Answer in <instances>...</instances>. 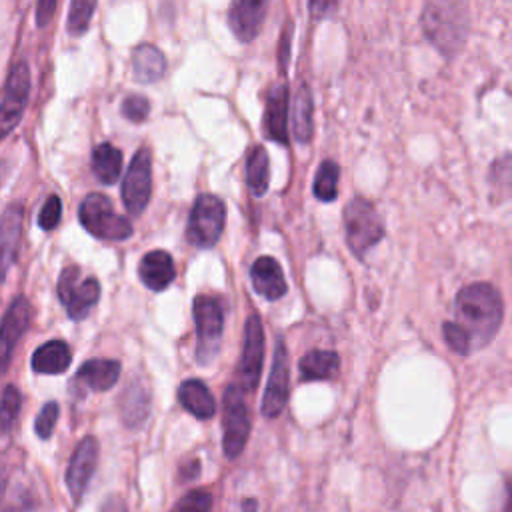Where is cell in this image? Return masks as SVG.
<instances>
[{
    "label": "cell",
    "instance_id": "cell-1",
    "mask_svg": "<svg viewBox=\"0 0 512 512\" xmlns=\"http://www.w3.org/2000/svg\"><path fill=\"white\" fill-rule=\"evenodd\" d=\"M456 324L466 334L470 348L486 346L498 332L504 316L502 294L488 282H476L462 288L456 296Z\"/></svg>",
    "mask_w": 512,
    "mask_h": 512
},
{
    "label": "cell",
    "instance_id": "cell-2",
    "mask_svg": "<svg viewBox=\"0 0 512 512\" xmlns=\"http://www.w3.org/2000/svg\"><path fill=\"white\" fill-rule=\"evenodd\" d=\"M420 22L428 42L446 58L456 56L466 44L470 28L466 0H426Z\"/></svg>",
    "mask_w": 512,
    "mask_h": 512
},
{
    "label": "cell",
    "instance_id": "cell-3",
    "mask_svg": "<svg viewBox=\"0 0 512 512\" xmlns=\"http://www.w3.org/2000/svg\"><path fill=\"white\" fill-rule=\"evenodd\" d=\"M78 218H80V224L100 240L120 242L130 238L134 232L130 220L118 214L110 198L100 192H92L82 200L78 208Z\"/></svg>",
    "mask_w": 512,
    "mask_h": 512
},
{
    "label": "cell",
    "instance_id": "cell-4",
    "mask_svg": "<svg viewBox=\"0 0 512 512\" xmlns=\"http://www.w3.org/2000/svg\"><path fill=\"white\" fill-rule=\"evenodd\" d=\"M344 228L350 250L362 258L384 236V224L374 204L366 198H354L344 210Z\"/></svg>",
    "mask_w": 512,
    "mask_h": 512
},
{
    "label": "cell",
    "instance_id": "cell-5",
    "mask_svg": "<svg viewBox=\"0 0 512 512\" xmlns=\"http://www.w3.org/2000/svg\"><path fill=\"white\" fill-rule=\"evenodd\" d=\"M226 222V204L214 194H200L190 210L186 238L196 248H210L214 246Z\"/></svg>",
    "mask_w": 512,
    "mask_h": 512
},
{
    "label": "cell",
    "instance_id": "cell-6",
    "mask_svg": "<svg viewBox=\"0 0 512 512\" xmlns=\"http://www.w3.org/2000/svg\"><path fill=\"white\" fill-rule=\"evenodd\" d=\"M194 320H196V360L200 364H210L220 350L222 330H224V314L218 300L212 296H196L192 304Z\"/></svg>",
    "mask_w": 512,
    "mask_h": 512
},
{
    "label": "cell",
    "instance_id": "cell-7",
    "mask_svg": "<svg viewBox=\"0 0 512 512\" xmlns=\"http://www.w3.org/2000/svg\"><path fill=\"white\" fill-rule=\"evenodd\" d=\"M222 448L226 458L234 460L242 454L250 436V412L244 400V390L234 382L224 392V418H222Z\"/></svg>",
    "mask_w": 512,
    "mask_h": 512
},
{
    "label": "cell",
    "instance_id": "cell-8",
    "mask_svg": "<svg viewBox=\"0 0 512 512\" xmlns=\"http://www.w3.org/2000/svg\"><path fill=\"white\" fill-rule=\"evenodd\" d=\"M58 298L72 320H82L100 298V282L94 276L82 278L78 266H66L58 278Z\"/></svg>",
    "mask_w": 512,
    "mask_h": 512
},
{
    "label": "cell",
    "instance_id": "cell-9",
    "mask_svg": "<svg viewBox=\"0 0 512 512\" xmlns=\"http://www.w3.org/2000/svg\"><path fill=\"white\" fill-rule=\"evenodd\" d=\"M30 94V68L26 60L12 64L0 94V140L20 122Z\"/></svg>",
    "mask_w": 512,
    "mask_h": 512
},
{
    "label": "cell",
    "instance_id": "cell-10",
    "mask_svg": "<svg viewBox=\"0 0 512 512\" xmlns=\"http://www.w3.org/2000/svg\"><path fill=\"white\" fill-rule=\"evenodd\" d=\"M152 192V162L148 148H140L122 180V202L132 216H138L148 206Z\"/></svg>",
    "mask_w": 512,
    "mask_h": 512
},
{
    "label": "cell",
    "instance_id": "cell-11",
    "mask_svg": "<svg viewBox=\"0 0 512 512\" xmlns=\"http://www.w3.org/2000/svg\"><path fill=\"white\" fill-rule=\"evenodd\" d=\"M264 362V328L256 314L246 320L242 358L238 364V386L244 392H252L258 386Z\"/></svg>",
    "mask_w": 512,
    "mask_h": 512
},
{
    "label": "cell",
    "instance_id": "cell-12",
    "mask_svg": "<svg viewBox=\"0 0 512 512\" xmlns=\"http://www.w3.org/2000/svg\"><path fill=\"white\" fill-rule=\"evenodd\" d=\"M32 320V306L28 298L16 296L8 310L2 316L0 322V372H4L12 360L14 348L20 340V336L28 330V324Z\"/></svg>",
    "mask_w": 512,
    "mask_h": 512
},
{
    "label": "cell",
    "instance_id": "cell-13",
    "mask_svg": "<svg viewBox=\"0 0 512 512\" xmlns=\"http://www.w3.org/2000/svg\"><path fill=\"white\" fill-rule=\"evenodd\" d=\"M96 462H98V440L94 436H84L78 442L66 470V486L76 504L82 500L86 486L90 484V478L96 470Z\"/></svg>",
    "mask_w": 512,
    "mask_h": 512
},
{
    "label": "cell",
    "instance_id": "cell-14",
    "mask_svg": "<svg viewBox=\"0 0 512 512\" xmlns=\"http://www.w3.org/2000/svg\"><path fill=\"white\" fill-rule=\"evenodd\" d=\"M288 350L282 340H278L276 350H274V360H272V372L268 376V384L264 390L262 398V414L266 418H276L288 400Z\"/></svg>",
    "mask_w": 512,
    "mask_h": 512
},
{
    "label": "cell",
    "instance_id": "cell-15",
    "mask_svg": "<svg viewBox=\"0 0 512 512\" xmlns=\"http://www.w3.org/2000/svg\"><path fill=\"white\" fill-rule=\"evenodd\" d=\"M270 0H232L228 10V26L236 40L248 44L256 38L266 18Z\"/></svg>",
    "mask_w": 512,
    "mask_h": 512
},
{
    "label": "cell",
    "instance_id": "cell-16",
    "mask_svg": "<svg viewBox=\"0 0 512 512\" xmlns=\"http://www.w3.org/2000/svg\"><path fill=\"white\" fill-rule=\"evenodd\" d=\"M24 228L22 204H10L0 216V282L16 262Z\"/></svg>",
    "mask_w": 512,
    "mask_h": 512
},
{
    "label": "cell",
    "instance_id": "cell-17",
    "mask_svg": "<svg viewBox=\"0 0 512 512\" xmlns=\"http://www.w3.org/2000/svg\"><path fill=\"white\" fill-rule=\"evenodd\" d=\"M250 278H252L254 290L262 298L272 300V302L280 300L286 294V290H288L282 266L272 256L256 258V262L250 268Z\"/></svg>",
    "mask_w": 512,
    "mask_h": 512
},
{
    "label": "cell",
    "instance_id": "cell-18",
    "mask_svg": "<svg viewBox=\"0 0 512 512\" xmlns=\"http://www.w3.org/2000/svg\"><path fill=\"white\" fill-rule=\"evenodd\" d=\"M138 276L146 288L154 292L166 290L176 278L172 256L166 250H152L144 254L138 264Z\"/></svg>",
    "mask_w": 512,
    "mask_h": 512
},
{
    "label": "cell",
    "instance_id": "cell-19",
    "mask_svg": "<svg viewBox=\"0 0 512 512\" xmlns=\"http://www.w3.org/2000/svg\"><path fill=\"white\" fill-rule=\"evenodd\" d=\"M266 136L276 140L278 144H288V86L276 84L266 102V116H264Z\"/></svg>",
    "mask_w": 512,
    "mask_h": 512
},
{
    "label": "cell",
    "instance_id": "cell-20",
    "mask_svg": "<svg viewBox=\"0 0 512 512\" xmlns=\"http://www.w3.org/2000/svg\"><path fill=\"white\" fill-rule=\"evenodd\" d=\"M118 378H120V362L112 358L86 360L76 372V382L96 392H104L112 388L118 382Z\"/></svg>",
    "mask_w": 512,
    "mask_h": 512
},
{
    "label": "cell",
    "instance_id": "cell-21",
    "mask_svg": "<svg viewBox=\"0 0 512 512\" xmlns=\"http://www.w3.org/2000/svg\"><path fill=\"white\" fill-rule=\"evenodd\" d=\"M150 390L144 382L136 380L132 382L120 398V414H122V422L128 428H138L146 422L148 414H150Z\"/></svg>",
    "mask_w": 512,
    "mask_h": 512
},
{
    "label": "cell",
    "instance_id": "cell-22",
    "mask_svg": "<svg viewBox=\"0 0 512 512\" xmlns=\"http://www.w3.org/2000/svg\"><path fill=\"white\" fill-rule=\"evenodd\" d=\"M178 400L184 406V410H188L192 416L200 420L212 418L216 414V400L208 386L198 378H190L180 384Z\"/></svg>",
    "mask_w": 512,
    "mask_h": 512
},
{
    "label": "cell",
    "instance_id": "cell-23",
    "mask_svg": "<svg viewBox=\"0 0 512 512\" xmlns=\"http://www.w3.org/2000/svg\"><path fill=\"white\" fill-rule=\"evenodd\" d=\"M72 362L70 346L64 340H48L32 354V368L40 374H62Z\"/></svg>",
    "mask_w": 512,
    "mask_h": 512
},
{
    "label": "cell",
    "instance_id": "cell-24",
    "mask_svg": "<svg viewBox=\"0 0 512 512\" xmlns=\"http://www.w3.org/2000/svg\"><path fill=\"white\" fill-rule=\"evenodd\" d=\"M166 72V58L154 44H140L132 54V74L140 84H152Z\"/></svg>",
    "mask_w": 512,
    "mask_h": 512
},
{
    "label": "cell",
    "instance_id": "cell-25",
    "mask_svg": "<svg viewBox=\"0 0 512 512\" xmlns=\"http://www.w3.org/2000/svg\"><path fill=\"white\" fill-rule=\"evenodd\" d=\"M314 102L308 84H300L292 102V132L300 144H308L314 132Z\"/></svg>",
    "mask_w": 512,
    "mask_h": 512
},
{
    "label": "cell",
    "instance_id": "cell-26",
    "mask_svg": "<svg viewBox=\"0 0 512 512\" xmlns=\"http://www.w3.org/2000/svg\"><path fill=\"white\" fill-rule=\"evenodd\" d=\"M340 358L334 350H310L300 358V378L310 380H328L338 372Z\"/></svg>",
    "mask_w": 512,
    "mask_h": 512
},
{
    "label": "cell",
    "instance_id": "cell-27",
    "mask_svg": "<svg viewBox=\"0 0 512 512\" xmlns=\"http://www.w3.org/2000/svg\"><path fill=\"white\" fill-rule=\"evenodd\" d=\"M122 170V152L110 142H102L92 152V172L102 184H114Z\"/></svg>",
    "mask_w": 512,
    "mask_h": 512
},
{
    "label": "cell",
    "instance_id": "cell-28",
    "mask_svg": "<svg viewBox=\"0 0 512 512\" xmlns=\"http://www.w3.org/2000/svg\"><path fill=\"white\" fill-rule=\"evenodd\" d=\"M268 180H270L268 152L262 146H256L250 152L248 166H246V182H248L250 192L254 196H262L268 190Z\"/></svg>",
    "mask_w": 512,
    "mask_h": 512
},
{
    "label": "cell",
    "instance_id": "cell-29",
    "mask_svg": "<svg viewBox=\"0 0 512 512\" xmlns=\"http://www.w3.org/2000/svg\"><path fill=\"white\" fill-rule=\"evenodd\" d=\"M338 174L340 168L334 160H324L316 172L314 178V194L322 202H332L336 198L338 190Z\"/></svg>",
    "mask_w": 512,
    "mask_h": 512
},
{
    "label": "cell",
    "instance_id": "cell-30",
    "mask_svg": "<svg viewBox=\"0 0 512 512\" xmlns=\"http://www.w3.org/2000/svg\"><path fill=\"white\" fill-rule=\"evenodd\" d=\"M96 2L98 0H70L66 28L72 36H82L88 30L96 10Z\"/></svg>",
    "mask_w": 512,
    "mask_h": 512
},
{
    "label": "cell",
    "instance_id": "cell-31",
    "mask_svg": "<svg viewBox=\"0 0 512 512\" xmlns=\"http://www.w3.org/2000/svg\"><path fill=\"white\" fill-rule=\"evenodd\" d=\"M20 406H22V394L16 386L8 384L2 392V398H0V430L2 432H8L20 412Z\"/></svg>",
    "mask_w": 512,
    "mask_h": 512
},
{
    "label": "cell",
    "instance_id": "cell-32",
    "mask_svg": "<svg viewBox=\"0 0 512 512\" xmlns=\"http://www.w3.org/2000/svg\"><path fill=\"white\" fill-rule=\"evenodd\" d=\"M122 116L128 118L130 122H142L148 118V112H150V102L146 96L142 94H130L122 100Z\"/></svg>",
    "mask_w": 512,
    "mask_h": 512
},
{
    "label": "cell",
    "instance_id": "cell-33",
    "mask_svg": "<svg viewBox=\"0 0 512 512\" xmlns=\"http://www.w3.org/2000/svg\"><path fill=\"white\" fill-rule=\"evenodd\" d=\"M58 414H60V406L56 402H46L42 406V410L38 412L36 416V422H34V430L40 438H50L54 426H56V420H58Z\"/></svg>",
    "mask_w": 512,
    "mask_h": 512
},
{
    "label": "cell",
    "instance_id": "cell-34",
    "mask_svg": "<svg viewBox=\"0 0 512 512\" xmlns=\"http://www.w3.org/2000/svg\"><path fill=\"white\" fill-rule=\"evenodd\" d=\"M62 218V202L56 194L48 196L40 214H38V226L42 230H54Z\"/></svg>",
    "mask_w": 512,
    "mask_h": 512
},
{
    "label": "cell",
    "instance_id": "cell-35",
    "mask_svg": "<svg viewBox=\"0 0 512 512\" xmlns=\"http://www.w3.org/2000/svg\"><path fill=\"white\" fill-rule=\"evenodd\" d=\"M446 344L456 352V354H470V342L466 338V334L462 332V328L456 322H444L442 326Z\"/></svg>",
    "mask_w": 512,
    "mask_h": 512
},
{
    "label": "cell",
    "instance_id": "cell-36",
    "mask_svg": "<svg viewBox=\"0 0 512 512\" xmlns=\"http://www.w3.org/2000/svg\"><path fill=\"white\" fill-rule=\"evenodd\" d=\"M176 508L178 510H200V512H206L212 508V496L208 490H192L188 492L186 496H182L178 502H176Z\"/></svg>",
    "mask_w": 512,
    "mask_h": 512
},
{
    "label": "cell",
    "instance_id": "cell-37",
    "mask_svg": "<svg viewBox=\"0 0 512 512\" xmlns=\"http://www.w3.org/2000/svg\"><path fill=\"white\" fill-rule=\"evenodd\" d=\"M338 0H308V8H310V16L314 20H322L334 14Z\"/></svg>",
    "mask_w": 512,
    "mask_h": 512
},
{
    "label": "cell",
    "instance_id": "cell-38",
    "mask_svg": "<svg viewBox=\"0 0 512 512\" xmlns=\"http://www.w3.org/2000/svg\"><path fill=\"white\" fill-rule=\"evenodd\" d=\"M56 2L58 0H38L36 4V24L38 28H46L56 12Z\"/></svg>",
    "mask_w": 512,
    "mask_h": 512
},
{
    "label": "cell",
    "instance_id": "cell-39",
    "mask_svg": "<svg viewBox=\"0 0 512 512\" xmlns=\"http://www.w3.org/2000/svg\"><path fill=\"white\" fill-rule=\"evenodd\" d=\"M198 474H200V462H198V460L188 462V464L180 470V478H182V482L194 480V478H198Z\"/></svg>",
    "mask_w": 512,
    "mask_h": 512
},
{
    "label": "cell",
    "instance_id": "cell-40",
    "mask_svg": "<svg viewBox=\"0 0 512 512\" xmlns=\"http://www.w3.org/2000/svg\"><path fill=\"white\" fill-rule=\"evenodd\" d=\"M242 506H244V508H256V506H258V504H256V502H254V500H252V502H244V504H242Z\"/></svg>",
    "mask_w": 512,
    "mask_h": 512
}]
</instances>
